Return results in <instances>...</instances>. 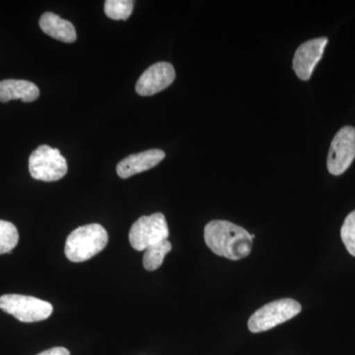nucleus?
Here are the masks:
<instances>
[{
	"mask_svg": "<svg viewBox=\"0 0 355 355\" xmlns=\"http://www.w3.org/2000/svg\"><path fill=\"white\" fill-rule=\"evenodd\" d=\"M205 241L217 256L232 261L247 258L253 248L252 234L227 220L210 221L205 228Z\"/></svg>",
	"mask_w": 355,
	"mask_h": 355,
	"instance_id": "obj_1",
	"label": "nucleus"
},
{
	"mask_svg": "<svg viewBox=\"0 0 355 355\" xmlns=\"http://www.w3.org/2000/svg\"><path fill=\"white\" fill-rule=\"evenodd\" d=\"M108 241V233L100 224L81 226L67 237L65 256L73 263H83L102 252Z\"/></svg>",
	"mask_w": 355,
	"mask_h": 355,
	"instance_id": "obj_2",
	"label": "nucleus"
},
{
	"mask_svg": "<svg viewBox=\"0 0 355 355\" xmlns=\"http://www.w3.org/2000/svg\"><path fill=\"white\" fill-rule=\"evenodd\" d=\"M302 310L300 303L291 298L279 299L263 305L250 317L248 328L252 333H263L270 330L292 318Z\"/></svg>",
	"mask_w": 355,
	"mask_h": 355,
	"instance_id": "obj_3",
	"label": "nucleus"
},
{
	"mask_svg": "<svg viewBox=\"0 0 355 355\" xmlns=\"http://www.w3.org/2000/svg\"><path fill=\"white\" fill-rule=\"evenodd\" d=\"M0 309L23 323H34L48 319L53 310L51 303L46 301L20 294L2 295L0 297Z\"/></svg>",
	"mask_w": 355,
	"mask_h": 355,
	"instance_id": "obj_4",
	"label": "nucleus"
},
{
	"mask_svg": "<svg viewBox=\"0 0 355 355\" xmlns=\"http://www.w3.org/2000/svg\"><path fill=\"white\" fill-rule=\"evenodd\" d=\"M29 171L35 180L58 181L67 175V160L58 149L41 146L30 155Z\"/></svg>",
	"mask_w": 355,
	"mask_h": 355,
	"instance_id": "obj_5",
	"label": "nucleus"
},
{
	"mask_svg": "<svg viewBox=\"0 0 355 355\" xmlns=\"http://www.w3.org/2000/svg\"><path fill=\"white\" fill-rule=\"evenodd\" d=\"M169 236L167 221L164 214H154L141 216L130 228V243L137 251H146L147 248L165 241Z\"/></svg>",
	"mask_w": 355,
	"mask_h": 355,
	"instance_id": "obj_6",
	"label": "nucleus"
},
{
	"mask_svg": "<svg viewBox=\"0 0 355 355\" xmlns=\"http://www.w3.org/2000/svg\"><path fill=\"white\" fill-rule=\"evenodd\" d=\"M355 159V128H340L331 141L328 155V170L334 176L343 174Z\"/></svg>",
	"mask_w": 355,
	"mask_h": 355,
	"instance_id": "obj_7",
	"label": "nucleus"
},
{
	"mask_svg": "<svg viewBox=\"0 0 355 355\" xmlns=\"http://www.w3.org/2000/svg\"><path fill=\"white\" fill-rule=\"evenodd\" d=\"M176 78L174 67L169 62H160L151 65L141 74L135 85V91L140 96L157 94L169 87Z\"/></svg>",
	"mask_w": 355,
	"mask_h": 355,
	"instance_id": "obj_8",
	"label": "nucleus"
},
{
	"mask_svg": "<svg viewBox=\"0 0 355 355\" xmlns=\"http://www.w3.org/2000/svg\"><path fill=\"white\" fill-rule=\"evenodd\" d=\"M328 38L313 39L301 44L293 58V70L301 80H309L318 62L324 55Z\"/></svg>",
	"mask_w": 355,
	"mask_h": 355,
	"instance_id": "obj_9",
	"label": "nucleus"
},
{
	"mask_svg": "<svg viewBox=\"0 0 355 355\" xmlns=\"http://www.w3.org/2000/svg\"><path fill=\"white\" fill-rule=\"evenodd\" d=\"M165 156L164 151L160 149H150L144 153L132 154L119 163L116 166V174L121 179H128L155 167Z\"/></svg>",
	"mask_w": 355,
	"mask_h": 355,
	"instance_id": "obj_10",
	"label": "nucleus"
},
{
	"mask_svg": "<svg viewBox=\"0 0 355 355\" xmlns=\"http://www.w3.org/2000/svg\"><path fill=\"white\" fill-rule=\"evenodd\" d=\"M38 86L27 80L6 79L0 81V102L7 103L11 100H22L30 103L38 99Z\"/></svg>",
	"mask_w": 355,
	"mask_h": 355,
	"instance_id": "obj_11",
	"label": "nucleus"
},
{
	"mask_svg": "<svg viewBox=\"0 0 355 355\" xmlns=\"http://www.w3.org/2000/svg\"><path fill=\"white\" fill-rule=\"evenodd\" d=\"M39 23L43 32L51 38L64 43H73L76 41L77 35L73 24L69 21L62 19L57 14L44 13Z\"/></svg>",
	"mask_w": 355,
	"mask_h": 355,
	"instance_id": "obj_12",
	"label": "nucleus"
},
{
	"mask_svg": "<svg viewBox=\"0 0 355 355\" xmlns=\"http://www.w3.org/2000/svg\"><path fill=\"white\" fill-rule=\"evenodd\" d=\"M171 250V243L168 240L147 248L144 256V268L149 272L157 270L164 261L166 254L169 253Z\"/></svg>",
	"mask_w": 355,
	"mask_h": 355,
	"instance_id": "obj_13",
	"label": "nucleus"
},
{
	"mask_svg": "<svg viewBox=\"0 0 355 355\" xmlns=\"http://www.w3.org/2000/svg\"><path fill=\"white\" fill-rule=\"evenodd\" d=\"M19 234L11 222L0 220V254L11 253L17 246Z\"/></svg>",
	"mask_w": 355,
	"mask_h": 355,
	"instance_id": "obj_14",
	"label": "nucleus"
},
{
	"mask_svg": "<svg viewBox=\"0 0 355 355\" xmlns=\"http://www.w3.org/2000/svg\"><path fill=\"white\" fill-rule=\"evenodd\" d=\"M135 2L132 0H107L104 10L113 20H127L132 15Z\"/></svg>",
	"mask_w": 355,
	"mask_h": 355,
	"instance_id": "obj_15",
	"label": "nucleus"
},
{
	"mask_svg": "<svg viewBox=\"0 0 355 355\" xmlns=\"http://www.w3.org/2000/svg\"><path fill=\"white\" fill-rule=\"evenodd\" d=\"M340 237L347 252L355 257V210L350 212L340 229Z\"/></svg>",
	"mask_w": 355,
	"mask_h": 355,
	"instance_id": "obj_16",
	"label": "nucleus"
},
{
	"mask_svg": "<svg viewBox=\"0 0 355 355\" xmlns=\"http://www.w3.org/2000/svg\"><path fill=\"white\" fill-rule=\"evenodd\" d=\"M37 355H70L69 349H64V347H53V349L44 350L41 354Z\"/></svg>",
	"mask_w": 355,
	"mask_h": 355,
	"instance_id": "obj_17",
	"label": "nucleus"
}]
</instances>
